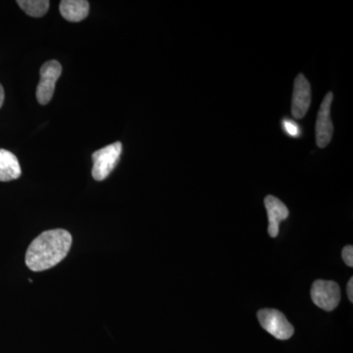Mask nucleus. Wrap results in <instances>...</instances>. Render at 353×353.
<instances>
[{"mask_svg": "<svg viewBox=\"0 0 353 353\" xmlns=\"http://www.w3.org/2000/svg\"><path fill=\"white\" fill-rule=\"evenodd\" d=\"M333 92H328L323 99L317 122H316V143L320 148H325L333 138L334 126L331 119V105L333 102Z\"/></svg>", "mask_w": 353, "mask_h": 353, "instance_id": "423d86ee", "label": "nucleus"}, {"mask_svg": "<svg viewBox=\"0 0 353 353\" xmlns=\"http://www.w3.org/2000/svg\"><path fill=\"white\" fill-rule=\"evenodd\" d=\"M22 171L18 158L12 152L0 150V182H10L20 178Z\"/></svg>", "mask_w": 353, "mask_h": 353, "instance_id": "9d476101", "label": "nucleus"}, {"mask_svg": "<svg viewBox=\"0 0 353 353\" xmlns=\"http://www.w3.org/2000/svg\"><path fill=\"white\" fill-rule=\"evenodd\" d=\"M311 103L310 83L303 74L296 77L292 94V114L296 119H303L307 113Z\"/></svg>", "mask_w": 353, "mask_h": 353, "instance_id": "0eeeda50", "label": "nucleus"}, {"mask_svg": "<svg viewBox=\"0 0 353 353\" xmlns=\"http://www.w3.org/2000/svg\"><path fill=\"white\" fill-rule=\"evenodd\" d=\"M262 328L278 340H289L294 333V327L285 316L276 309H262L257 313Z\"/></svg>", "mask_w": 353, "mask_h": 353, "instance_id": "7ed1b4c3", "label": "nucleus"}, {"mask_svg": "<svg viewBox=\"0 0 353 353\" xmlns=\"http://www.w3.org/2000/svg\"><path fill=\"white\" fill-rule=\"evenodd\" d=\"M41 81L37 88V99L41 105L50 103L54 94L55 83L62 74V66L57 60H50L41 66Z\"/></svg>", "mask_w": 353, "mask_h": 353, "instance_id": "20e7f679", "label": "nucleus"}, {"mask_svg": "<svg viewBox=\"0 0 353 353\" xmlns=\"http://www.w3.org/2000/svg\"><path fill=\"white\" fill-rule=\"evenodd\" d=\"M343 259L347 266H353V248L352 245L345 246L343 250Z\"/></svg>", "mask_w": 353, "mask_h": 353, "instance_id": "ddd939ff", "label": "nucleus"}, {"mask_svg": "<svg viewBox=\"0 0 353 353\" xmlns=\"http://www.w3.org/2000/svg\"><path fill=\"white\" fill-rule=\"evenodd\" d=\"M121 153H122V143L120 141L94 152L92 157L94 162L92 174L95 181L101 182L110 175L111 172L115 169L116 165L119 162Z\"/></svg>", "mask_w": 353, "mask_h": 353, "instance_id": "f03ea898", "label": "nucleus"}, {"mask_svg": "<svg viewBox=\"0 0 353 353\" xmlns=\"http://www.w3.org/2000/svg\"><path fill=\"white\" fill-rule=\"evenodd\" d=\"M72 245V236L65 230L43 232L34 239L26 253V264L34 272L48 270L67 256Z\"/></svg>", "mask_w": 353, "mask_h": 353, "instance_id": "f257e3e1", "label": "nucleus"}, {"mask_svg": "<svg viewBox=\"0 0 353 353\" xmlns=\"http://www.w3.org/2000/svg\"><path fill=\"white\" fill-rule=\"evenodd\" d=\"M283 127H284L285 131L292 137L299 136V129L297 126L296 123L292 122L290 120H285L283 123Z\"/></svg>", "mask_w": 353, "mask_h": 353, "instance_id": "f8f14e48", "label": "nucleus"}, {"mask_svg": "<svg viewBox=\"0 0 353 353\" xmlns=\"http://www.w3.org/2000/svg\"><path fill=\"white\" fill-rule=\"evenodd\" d=\"M18 6L32 17H43L50 9V2L48 0H18Z\"/></svg>", "mask_w": 353, "mask_h": 353, "instance_id": "9b49d317", "label": "nucleus"}, {"mask_svg": "<svg viewBox=\"0 0 353 353\" xmlns=\"http://www.w3.org/2000/svg\"><path fill=\"white\" fill-rule=\"evenodd\" d=\"M347 296L350 301H353V278H350V282L347 283Z\"/></svg>", "mask_w": 353, "mask_h": 353, "instance_id": "4468645a", "label": "nucleus"}, {"mask_svg": "<svg viewBox=\"0 0 353 353\" xmlns=\"http://www.w3.org/2000/svg\"><path fill=\"white\" fill-rule=\"evenodd\" d=\"M311 299L323 310H334L340 303V287L333 281H315L311 289Z\"/></svg>", "mask_w": 353, "mask_h": 353, "instance_id": "39448f33", "label": "nucleus"}, {"mask_svg": "<svg viewBox=\"0 0 353 353\" xmlns=\"http://www.w3.org/2000/svg\"><path fill=\"white\" fill-rule=\"evenodd\" d=\"M4 90L3 87H2L1 83H0V108H1L2 104H3L4 102Z\"/></svg>", "mask_w": 353, "mask_h": 353, "instance_id": "2eb2a0df", "label": "nucleus"}, {"mask_svg": "<svg viewBox=\"0 0 353 353\" xmlns=\"http://www.w3.org/2000/svg\"><path fill=\"white\" fill-rule=\"evenodd\" d=\"M264 202L268 213L269 236L271 238H276L279 234L280 223L289 217V209L285 205L284 202L273 196H266Z\"/></svg>", "mask_w": 353, "mask_h": 353, "instance_id": "6e6552de", "label": "nucleus"}, {"mask_svg": "<svg viewBox=\"0 0 353 353\" xmlns=\"http://www.w3.org/2000/svg\"><path fill=\"white\" fill-rule=\"evenodd\" d=\"M60 13L69 22H81L88 17L90 3L85 0H63L60 2Z\"/></svg>", "mask_w": 353, "mask_h": 353, "instance_id": "1a4fd4ad", "label": "nucleus"}]
</instances>
